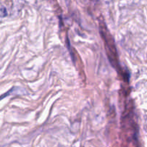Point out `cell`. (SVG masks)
Listing matches in <instances>:
<instances>
[]
</instances>
